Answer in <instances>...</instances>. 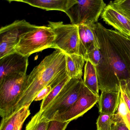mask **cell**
<instances>
[{
	"instance_id": "cell-1",
	"label": "cell",
	"mask_w": 130,
	"mask_h": 130,
	"mask_svg": "<svg viewBox=\"0 0 130 130\" xmlns=\"http://www.w3.org/2000/svg\"><path fill=\"white\" fill-rule=\"evenodd\" d=\"M93 26L101 53L100 61L96 67L99 89L101 91L120 90V82L130 78L129 56L117 30L107 29L98 22Z\"/></svg>"
},
{
	"instance_id": "cell-2",
	"label": "cell",
	"mask_w": 130,
	"mask_h": 130,
	"mask_svg": "<svg viewBox=\"0 0 130 130\" xmlns=\"http://www.w3.org/2000/svg\"><path fill=\"white\" fill-rule=\"evenodd\" d=\"M65 56V54L62 51L56 50L45 57L30 75H26L14 112L24 106H30L39 92L66 69Z\"/></svg>"
},
{
	"instance_id": "cell-3",
	"label": "cell",
	"mask_w": 130,
	"mask_h": 130,
	"mask_svg": "<svg viewBox=\"0 0 130 130\" xmlns=\"http://www.w3.org/2000/svg\"><path fill=\"white\" fill-rule=\"evenodd\" d=\"M55 38V34L50 27L38 26L20 37L15 50L24 56L29 57L33 53L52 48Z\"/></svg>"
},
{
	"instance_id": "cell-4",
	"label": "cell",
	"mask_w": 130,
	"mask_h": 130,
	"mask_svg": "<svg viewBox=\"0 0 130 130\" xmlns=\"http://www.w3.org/2000/svg\"><path fill=\"white\" fill-rule=\"evenodd\" d=\"M83 83L82 78L71 79L42 112L41 117L49 121L67 111L78 98Z\"/></svg>"
},
{
	"instance_id": "cell-5",
	"label": "cell",
	"mask_w": 130,
	"mask_h": 130,
	"mask_svg": "<svg viewBox=\"0 0 130 130\" xmlns=\"http://www.w3.org/2000/svg\"><path fill=\"white\" fill-rule=\"evenodd\" d=\"M26 75L15 74L0 81V115L7 117L14 112L23 88Z\"/></svg>"
},
{
	"instance_id": "cell-6",
	"label": "cell",
	"mask_w": 130,
	"mask_h": 130,
	"mask_svg": "<svg viewBox=\"0 0 130 130\" xmlns=\"http://www.w3.org/2000/svg\"><path fill=\"white\" fill-rule=\"evenodd\" d=\"M48 26L55 34L52 48L60 50L66 55H80L78 26L65 24L62 21H49Z\"/></svg>"
},
{
	"instance_id": "cell-7",
	"label": "cell",
	"mask_w": 130,
	"mask_h": 130,
	"mask_svg": "<svg viewBox=\"0 0 130 130\" xmlns=\"http://www.w3.org/2000/svg\"><path fill=\"white\" fill-rule=\"evenodd\" d=\"M66 13L71 23L75 25L92 24L98 22L106 4L104 0H77Z\"/></svg>"
},
{
	"instance_id": "cell-8",
	"label": "cell",
	"mask_w": 130,
	"mask_h": 130,
	"mask_svg": "<svg viewBox=\"0 0 130 130\" xmlns=\"http://www.w3.org/2000/svg\"><path fill=\"white\" fill-rule=\"evenodd\" d=\"M37 26L25 20H16L0 29V59L15 52V48L24 34L33 30Z\"/></svg>"
},
{
	"instance_id": "cell-9",
	"label": "cell",
	"mask_w": 130,
	"mask_h": 130,
	"mask_svg": "<svg viewBox=\"0 0 130 130\" xmlns=\"http://www.w3.org/2000/svg\"><path fill=\"white\" fill-rule=\"evenodd\" d=\"M100 96L96 95L82 83L78 98L65 113L54 117L52 120L70 123L83 116L99 101Z\"/></svg>"
},
{
	"instance_id": "cell-10",
	"label": "cell",
	"mask_w": 130,
	"mask_h": 130,
	"mask_svg": "<svg viewBox=\"0 0 130 130\" xmlns=\"http://www.w3.org/2000/svg\"><path fill=\"white\" fill-rule=\"evenodd\" d=\"M28 59L16 52L0 59V81L13 74L26 75Z\"/></svg>"
},
{
	"instance_id": "cell-11",
	"label": "cell",
	"mask_w": 130,
	"mask_h": 130,
	"mask_svg": "<svg viewBox=\"0 0 130 130\" xmlns=\"http://www.w3.org/2000/svg\"><path fill=\"white\" fill-rule=\"evenodd\" d=\"M101 17L107 24L130 37V19L114 6L111 1L106 5Z\"/></svg>"
},
{
	"instance_id": "cell-12",
	"label": "cell",
	"mask_w": 130,
	"mask_h": 130,
	"mask_svg": "<svg viewBox=\"0 0 130 130\" xmlns=\"http://www.w3.org/2000/svg\"><path fill=\"white\" fill-rule=\"evenodd\" d=\"M78 29L80 39L79 54L84 57L92 45L100 48V45L93 24H80Z\"/></svg>"
},
{
	"instance_id": "cell-13",
	"label": "cell",
	"mask_w": 130,
	"mask_h": 130,
	"mask_svg": "<svg viewBox=\"0 0 130 130\" xmlns=\"http://www.w3.org/2000/svg\"><path fill=\"white\" fill-rule=\"evenodd\" d=\"M121 91H102L98 101L100 113L114 115L118 109Z\"/></svg>"
},
{
	"instance_id": "cell-14",
	"label": "cell",
	"mask_w": 130,
	"mask_h": 130,
	"mask_svg": "<svg viewBox=\"0 0 130 130\" xmlns=\"http://www.w3.org/2000/svg\"><path fill=\"white\" fill-rule=\"evenodd\" d=\"M23 2L46 11H60L66 13L77 0H24Z\"/></svg>"
},
{
	"instance_id": "cell-15",
	"label": "cell",
	"mask_w": 130,
	"mask_h": 130,
	"mask_svg": "<svg viewBox=\"0 0 130 130\" xmlns=\"http://www.w3.org/2000/svg\"><path fill=\"white\" fill-rule=\"evenodd\" d=\"M66 70L70 79H81L82 70L84 64V57L81 55L65 54Z\"/></svg>"
},
{
	"instance_id": "cell-16",
	"label": "cell",
	"mask_w": 130,
	"mask_h": 130,
	"mask_svg": "<svg viewBox=\"0 0 130 130\" xmlns=\"http://www.w3.org/2000/svg\"><path fill=\"white\" fill-rule=\"evenodd\" d=\"M85 65L83 83L95 94L99 96V86L96 67L90 61H86Z\"/></svg>"
},
{
	"instance_id": "cell-17",
	"label": "cell",
	"mask_w": 130,
	"mask_h": 130,
	"mask_svg": "<svg viewBox=\"0 0 130 130\" xmlns=\"http://www.w3.org/2000/svg\"><path fill=\"white\" fill-rule=\"evenodd\" d=\"M26 106L21 108L10 116L2 118L1 122L0 130H13L18 120L25 110Z\"/></svg>"
},
{
	"instance_id": "cell-18",
	"label": "cell",
	"mask_w": 130,
	"mask_h": 130,
	"mask_svg": "<svg viewBox=\"0 0 130 130\" xmlns=\"http://www.w3.org/2000/svg\"><path fill=\"white\" fill-rule=\"evenodd\" d=\"M42 112L39 111L26 126L25 130H47L49 121L44 120L41 117Z\"/></svg>"
},
{
	"instance_id": "cell-19",
	"label": "cell",
	"mask_w": 130,
	"mask_h": 130,
	"mask_svg": "<svg viewBox=\"0 0 130 130\" xmlns=\"http://www.w3.org/2000/svg\"><path fill=\"white\" fill-rule=\"evenodd\" d=\"M70 79H71L68 76H67L60 84L52 89L51 91L49 93L48 95L42 101L39 111L42 112L46 109V108L50 104V102L58 95L64 86Z\"/></svg>"
},
{
	"instance_id": "cell-20",
	"label": "cell",
	"mask_w": 130,
	"mask_h": 130,
	"mask_svg": "<svg viewBox=\"0 0 130 130\" xmlns=\"http://www.w3.org/2000/svg\"><path fill=\"white\" fill-rule=\"evenodd\" d=\"M114 115L100 113L96 123L97 130H111Z\"/></svg>"
},
{
	"instance_id": "cell-21",
	"label": "cell",
	"mask_w": 130,
	"mask_h": 130,
	"mask_svg": "<svg viewBox=\"0 0 130 130\" xmlns=\"http://www.w3.org/2000/svg\"><path fill=\"white\" fill-rule=\"evenodd\" d=\"M84 58L85 61H90L95 67L97 66L99 64L101 58L100 48L94 45H92Z\"/></svg>"
},
{
	"instance_id": "cell-22",
	"label": "cell",
	"mask_w": 130,
	"mask_h": 130,
	"mask_svg": "<svg viewBox=\"0 0 130 130\" xmlns=\"http://www.w3.org/2000/svg\"><path fill=\"white\" fill-rule=\"evenodd\" d=\"M121 93L130 112V78L120 83Z\"/></svg>"
},
{
	"instance_id": "cell-23",
	"label": "cell",
	"mask_w": 130,
	"mask_h": 130,
	"mask_svg": "<svg viewBox=\"0 0 130 130\" xmlns=\"http://www.w3.org/2000/svg\"><path fill=\"white\" fill-rule=\"evenodd\" d=\"M112 4L130 19V0H114Z\"/></svg>"
},
{
	"instance_id": "cell-24",
	"label": "cell",
	"mask_w": 130,
	"mask_h": 130,
	"mask_svg": "<svg viewBox=\"0 0 130 130\" xmlns=\"http://www.w3.org/2000/svg\"><path fill=\"white\" fill-rule=\"evenodd\" d=\"M117 112L122 115L130 130V112L121 94Z\"/></svg>"
},
{
	"instance_id": "cell-25",
	"label": "cell",
	"mask_w": 130,
	"mask_h": 130,
	"mask_svg": "<svg viewBox=\"0 0 130 130\" xmlns=\"http://www.w3.org/2000/svg\"><path fill=\"white\" fill-rule=\"evenodd\" d=\"M111 130H130L122 115L118 112L114 115Z\"/></svg>"
},
{
	"instance_id": "cell-26",
	"label": "cell",
	"mask_w": 130,
	"mask_h": 130,
	"mask_svg": "<svg viewBox=\"0 0 130 130\" xmlns=\"http://www.w3.org/2000/svg\"><path fill=\"white\" fill-rule=\"evenodd\" d=\"M69 123L56 120L50 121L47 130H65Z\"/></svg>"
},
{
	"instance_id": "cell-27",
	"label": "cell",
	"mask_w": 130,
	"mask_h": 130,
	"mask_svg": "<svg viewBox=\"0 0 130 130\" xmlns=\"http://www.w3.org/2000/svg\"><path fill=\"white\" fill-rule=\"evenodd\" d=\"M29 108L30 106H26L25 110L18 120L13 130H21L24 123L30 115V111Z\"/></svg>"
},
{
	"instance_id": "cell-28",
	"label": "cell",
	"mask_w": 130,
	"mask_h": 130,
	"mask_svg": "<svg viewBox=\"0 0 130 130\" xmlns=\"http://www.w3.org/2000/svg\"><path fill=\"white\" fill-rule=\"evenodd\" d=\"M119 40L129 56L130 62V37L126 36L118 31Z\"/></svg>"
},
{
	"instance_id": "cell-29",
	"label": "cell",
	"mask_w": 130,
	"mask_h": 130,
	"mask_svg": "<svg viewBox=\"0 0 130 130\" xmlns=\"http://www.w3.org/2000/svg\"><path fill=\"white\" fill-rule=\"evenodd\" d=\"M52 88L50 85L44 87L39 92L36 97L35 98L34 101H38L44 99L51 91Z\"/></svg>"
},
{
	"instance_id": "cell-30",
	"label": "cell",
	"mask_w": 130,
	"mask_h": 130,
	"mask_svg": "<svg viewBox=\"0 0 130 130\" xmlns=\"http://www.w3.org/2000/svg\"><path fill=\"white\" fill-rule=\"evenodd\" d=\"M5 1H7L9 2H10L13 1L20 2H23L24 0H5Z\"/></svg>"
}]
</instances>
